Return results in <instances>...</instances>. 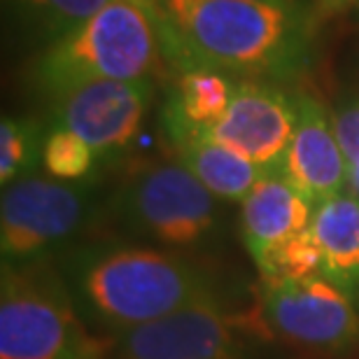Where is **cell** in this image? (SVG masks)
Returning a JSON list of instances; mask_svg holds the SVG:
<instances>
[{
  "label": "cell",
  "instance_id": "15",
  "mask_svg": "<svg viewBox=\"0 0 359 359\" xmlns=\"http://www.w3.org/2000/svg\"><path fill=\"white\" fill-rule=\"evenodd\" d=\"M236 82L224 73L210 68L184 70L177 80V89L168 103H173L180 114L196 126L210 128L231 103Z\"/></svg>",
  "mask_w": 359,
  "mask_h": 359
},
{
  "label": "cell",
  "instance_id": "22",
  "mask_svg": "<svg viewBox=\"0 0 359 359\" xmlns=\"http://www.w3.org/2000/svg\"><path fill=\"white\" fill-rule=\"evenodd\" d=\"M322 3H325L327 7H341V5H346L348 0H322Z\"/></svg>",
  "mask_w": 359,
  "mask_h": 359
},
{
  "label": "cell",
  "instance_id": "20",
  "mask_svg": "<svg viewBox=\"0 0 359 359\" xmlns=\"http://www.w3.org/2000/svg\"><path fill=\"white\" fill-rule=\"evenodd\" d=\"M332 121L343 154L353 166L355 161H359V93L339 100L332 112Z\"/></svg>",
  "mask_w": 359,
  "mask_h": 359
},
{
  "label": "cell",
  "instance_id": "10",
  "mask_svg": "<svg viewBox=\"0 0 359 359\" xmlns=\"http://www.w3.org/2000/svg\"><path fill=\"white\" fill-rule=\"evenodd\" d=\"M294 126L297 96L245 80L236 82L231 103L210 126V133L252 161L264 175H280Z\"/></svg>",
  "mask_w": 359,
  "mask_h": 359
},
{
  "label": "cell",
  "instance_id": "13",
  "mask_svg": "<svg viewBox=\"0 0 359 359\" xmlns=\"http://www.w3.org/2000/svg\"><path fill=\"white\" fill-rule=\"evenodd\" d=\"M315 203L287 182L283 175H264L241 201L238 231L243 248L255 266L280 243L311 229Z\"/></svg>",
  "mask_w": 359,
  "mask_h": 359
},
{
  "label": "cell",
  "instance_id": "9",
  "mask_svg": "<svg viewBox=\"0 0 359 359\" xmlns=\"http://www.w3.org/2000/svg\"><path fill=\"white\" fill-rule=\"evenodd\" d=\"M154 98L152 80L89 82L54 98V124L87 142L103 156H114L131 145Z\"/></svg>",
  "mask_w": 359,
  "mask_h": 359
},
{
  "label": "cell",
  "instance_id": "1",
  "mask_svg": "<svg viewBox=\"0 0 359 359\" xmlns=\"http://www.w3.org/2000/svg\"><path fill=\"white\" fill-rule=\"evenodd\" d=\"M54 262L82 320L105 339L233 299L231 285L208 259L128 238L75 243Z\"/></svg>",
  "mask_w": 359,
  "mask_h": 359
},
{
  "label": "cell",
  "instance_id": "2",
  "mask_svg": "<svg viewBox=\"0 0 359 359\" xmlns=\"http://www.w3.org/2000/svg\"><path fill=\"white\" fill-rule=\"evenodd\" d=\"M163 52L180 70L290 73L304 56L294 5L264 0H168Z\"/></svg>",
  "mask_w": 359,
  "mask_h": 359
},
{
  "label": "cell",
  "instance_id": "12",
  "mask_svg": "<svg viewBox=\"0 0 359 359\" xmlns=\"http://www.w3.org/2000/svg\"><path fill=\"white\" fill-rule=\"evenodd\" d=\"M163 126L177 152V161L224 203H241L264 177L252 161L215 138L210 128L187 121L173 103L163 107Z\"/></svg>",
  "mask_w": 359,
  "mask_h": 359
},
{
  "label": "cell",
  "instance_id": "11",
  "mask_svg": "<svg viewBox=\"0 0 359 359\" xmlns=\"http://www.w3.org/2000/svg\"><path fill=\"white\" fill-rule=\"evenodd\" d=\"M280 175L315 205L350 189V163L336 138L332 112L306 93L297 96V126Z\"/></svg>",
  "mask_w": 359,
  "mask_h": 359
},
{
  "label": "cell",
  "instance_id": "5",
  "mask_svg": "<svg viewBox=\"0 0 359 359\" xmlns=\"http://www.w3.org/2000/svg\"><path fill=\"white\" fill-rule=\"evenodd\" d=\"M0 359H112V341L82 320L54 259L3 264Z\"/></svg>",
  "mask_w": 359,
  "mask_h": 359
},
{
  "label": "cell",
  "instance_id": "14",
  "mask_svg": "<svg viewBox=\"0 0 359 359\" xmlns=\"http://www.w3.org/2000/svg\"><path fill=\"white\" fill-rule=\"evenodd\" d=\"M311 229L322 250V276L359 299V196L346 189L322 201Z\"/></svg>",
  "mask_w": 359,
  "mask_h": 359
},
{
  "label": "cell",
  "instance_id": "7",
  "mask_svg": "<svg viewBox=\"0 0 359 359\" xmlns=\"http://www.w3.org/2000/svg\"><path fill=\"white\" fill-rule=\"evenodd\" d=\"M96 215L93 189L80 182L26 175L3 187L0 255L3 264L56 259L80 243Z\"/></svg>",
  "mask_w": 359,
  "mask_h": 359
},
{
  "label": "cell",
  "instance_id": "16",
  "mask_svg": "<svg viewBox=\"0 0 359 359\" xmlns=\"http://www.w3.org/2000/svg\"><path fill=\"white\" fill-rule=\"evenodd\" d=\"M45 135L38 121L3 117L0 121V182L10 187L19 177L33 175L42 163Z\"/></svg>",
  "mask_w": 359,
  "mask_h": 359
},
{
  "label": "cell",
  "instance_id": "6",
  "mask_svg": "<svg viewBox=\"0 0 359 359\" xmlns=\"http://www.w3.org/2000/svg\"><path fill=\"white\" fill-rule=\"evenodd\" d=\"M278 336L262 308L210 301L112 336V359H269Z\"/></svg>",
  "mask_w": 359,
  "mask_h": 359
},
{
  "label": "cell",
  "instance_id": "21",
  "mask_svg": "<svg viewBox=\"0 0 359 359\" xmlns=\"http://www.w3.org/2000/svg\"><path fill=\"white\" fill-rule=\"evenodd\" d=\"M350 189L359 196V161H355L353 166H350Z\"/></svg>",
  "mask_w": 359,
  "mask_h": 359
},
{
  "label": "cell",
  "instance_id": "23",
  "mask_svg": "<svg viewBox=\"0 0 359 359\" xmlns=\"http://www.w3.org/2000/svg\"><path fill=\"white\" fill-rule=\"evenodd\" d=\"M264 3H278V5H294V0H264Z\"/></svg>",
  "mask_w": 359,
  "mask_h": 359
},
{
  "label": "cell",
  "instance_id": "18",
  "mask_svg": "<svg viewBox=\"0 0 359 359\" xmlns=\"http://www.w3.org/2000/svg\"><path fill=\"white\" fill-rule=\"evenodd\" d=\"M96 161L98 154L80 135L52 124L45 135V147H42V168L47 170L49 177L61 180V182H82L84 177H89Z\"/></svg>",
  "mask_w": 359,
  "mask_h": 359
},
{
  "label": "cell",
  "instance_id": "19",
  "mask_svg": "<svg viewBox=\"0 0 359 359\" xmlns=\"http://www.w3.org/2000/svg\"><path fill=\"white\" fill-rule=\"evenodd\" d=\"M7 3L24 12L28 19H35L54 40H59L61 35L89 21L112 0H7Z\"/></svg>",
  "mask_w": 359,
  "mask_h": 359
},
{
  "label": "cell",
  "instance_id": "3",
  "mask_svg": "<svg viewBox=\"0 0 359 359\" xmlns=\"http://www.w3.org/2000/svg\"><path fill=\"white\" fill-rule=\"evenodd\" d=\"M222 203L182 161H149L119 184L107 210L121 238L208 259L226 236Z\"/></svg>",
  "mask_w": 359,
  "mask_h": 359
},
{
  "label": "cell",
  "instance_id": "8",
  "mask_svg": "<svg viewBox=\"0 0 359 359\" xmlns=\"http://www.w3.org/2000/svg\"><path fill=\"white\" fill-rule=\"evenodd\" d=\"M259 308L271 332L292 346L318 353L359 346V299L325 276L262 280Z\"/></svg>",
  "mask_w": 359,
  "mask_h": 359
},
{
  "label": "cell",
  "instance_id": "4",
  "mask_svg": "<svg viewBox=\"0 0 359 359\" xmlns=\"http://www.w3.org/2000/svg\"><path fill=\"white\" fill-rule=\"evenodd\" d=\"M163 49V19L149 0H112L47 47L35 82L49 98L105 80H147Z\"/></svg>",
  "mask_w": 359,
  "mask_h": 359
},
{
  "label": "cell",
  "instance_id": "17",
  "mask_svg": "<svg viewBox=\"0 0 359 359\" xmlns=\"http://www.w3.org/2000/svg\"><path fill=\"white\" fill-rule=\"evenodd\" d=\"M322 266L325 262H322L320 243L315 238L313 229H306L273 248L257 271H259L262 280L273 283V280H306L322 276Z\"/></svg>",
  "mask_w": 359,
  "mask_h": 359
}]
</instances>
